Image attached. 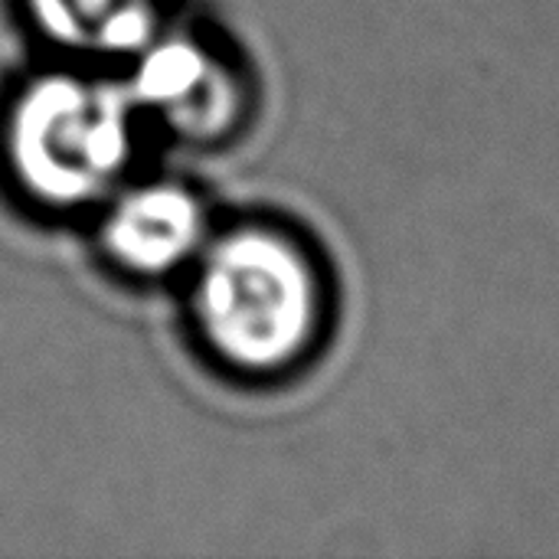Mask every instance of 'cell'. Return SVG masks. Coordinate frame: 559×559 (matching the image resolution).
Listing matches in <instances>:
<instances>
[{"label": "cell", "instance_id": "4", "mask_svg": "<svg viewBox=\"0 0 559 559\" xmlns=\"http://www.w3.org/2000/svg\"><path fill=\"white\" fill-rule=\"evenodd\" d=\"M102 249L128 275H170L197 262L206 246V213L200 197L170 180L118 193L102 219Z\"/></svg>", "mask_w": 559, "mask_h": 559}, {"label": "cell", "instance_id": "2", "mask_svg": "<svg viewBox=\"0 0 559 559\" xmlns=\"http://www.w3.org/2000/svg\"><path fill=\"white\" fill-rule=\"evenodd\" d=\"M138 108L124 82L82 72L29 79L3 115V160L16 187L52 210L92 206L121 183Z\"/></svg>", "mask_w": 559, "mask_h": 559}, {"label": "cell", "instance_id": "1", "mask_svg": "<svg viewBox=\"0 0 559 559\" xmlns=\"http://www.w3.org/2000/svg\"><path fill=\"white\" fill-rule=\"evenodd\" d=\"M190 311L226 370L278 380L321 350L331 328V278L295 229L239 223L200 249Z\"/></svg>", "mask_w": 559, "mask_h": 559}, {"label": "cell", "instance_id": "3", "mask_svg": "<svg viewBox=\"0 0 559 559\" xmlns=\"http://www.w3.org/2000/svg\"><path fill=\"white\" fill-rule=\"evenodd\" d=\"M138 115L157 118L183 141L210 144L226 138L246 115V79L213 46L193 36L157 33L121 79Z\"/></svg>", "mask_w": 559, "mask_h": 559}, {"label": "cell", "instance_id": "5", "mask_svg": "<svg viewBox=\"0 0 559 559\" xmlns=\"http://www.w3.org/2000/svg\"><path fill=\"white\" fill-rule=\"evenodd\" d=\"M36 33L69 52L124 59L160 33L164 0H20Z\"/></svg>", "mask_w": 559, "mask_h": 559}]
</instances>
